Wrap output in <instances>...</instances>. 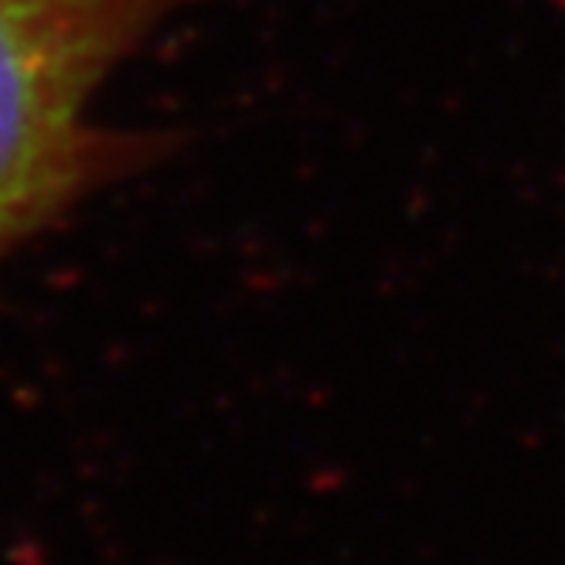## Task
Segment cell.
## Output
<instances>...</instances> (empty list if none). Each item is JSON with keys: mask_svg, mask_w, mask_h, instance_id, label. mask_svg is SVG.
<instances>
[{"mask_svg": "<svg viewBox=\"0 0 565 565\" xmlns=\"http://www.w3.org/2000/svg\"><path fill=\"white\" fill-rule=\"evenodd\" d=\"M188 0H0V269L75 209L178 150L89 119L106 78Z\"/></svg>", "mask_w": 565, "mask_h": 565, "instance_id": "1", "label": "cell"}]
</instances>
